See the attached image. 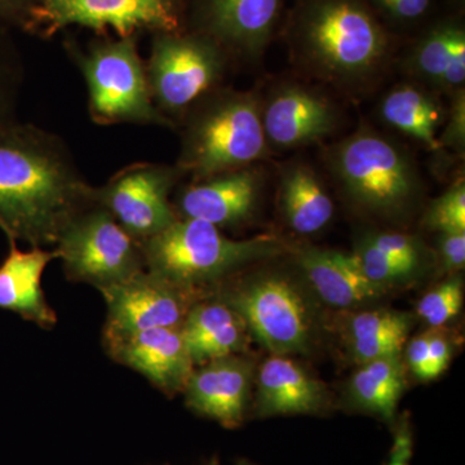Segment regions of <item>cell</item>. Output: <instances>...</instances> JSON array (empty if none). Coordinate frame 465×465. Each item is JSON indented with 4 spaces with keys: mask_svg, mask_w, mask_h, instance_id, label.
<instances>
[{
    "mask_svg": "<svg viewBox=\"0 0 465 465\" xmlns=\"http://www.w3.org/2000/svg\"><path fill=\"white\" fill-rule=\"evenodd\" d=\"M94 189L56 134L21 122L0 134V229L7 238L54 246L94 203Z\"/></svg>",
    "mask_w": 465,
    "mask_h": 465,
    "instance_id": "6da1fadb",
    "label": "cell"
},
{
    "mask_svg": "<svg viewBox=\"0 0 465 465\" xmlns=\"http://www.w3.org/2000/svg\"><path fill=\"white\" fill-rule=\"evenodd\" d=\"M286 42L293 64L345 94L369 90L393 56L391 33L367 0H296Z\"/></svg>",
    "mask_w": 465,
    "mask_h": 465,
    "instance_id": "7a4b0ae2",
    "label": "cell"
},
{
    "mask_svg": "<svg viewBox=\"0 0 465 465\" xmlns=\"http://www.w3.org/2000/svg\"><path fill=\"white\" fill-rule=\"evenodd\" d=\"M177 128L182 145L174 164L191 180L259 164L272 153L258 92L224 85L195 104Z\"/></svg>",
    "mask_w": 465,
    "mask_h": 465,
    "instance_id": "3957f363",
    "label": "cell"
},
{
    "mask_svg": "<svg viewBox=\"0 0 465 465\" xmlns=\"http://www.w3.org/2000/svg\"><path fill=\"white\" fill-rule=\"evenodd\" d=\"M324 166L349 201L374 215H406L423 192L412 155L370 125L330 146Z\"/></svg>",
    "mask_w": 465,
    "mask_h": 465,
    "instance_id": "277c9868",
    "label": "cell"
},
{
    "mask_svg": "<svg viewBox=\"0 0 465 465\" xmlns=\"http://www.w3.org/2000/svg\"><path fill=\"white\" fill-rule=\"evenodd\" d=\"M142 249L146 271L195 292L251 262L282 255L289 246L273 234L232 240L210 223L177 219Z\"/></svg>",
    "mask_w": 465,
    "mask_h": 465,
    "instance_id": "5b68a950",
    "label": "cell"
},
{
    "mask_svg": "<svg viewBox=\"0 0 465 465\" xmlns=\"http://www.w3.org/2000/svg\"><path fill=\"white\" fill-rule=\"evenodd\" d=\"M69 52L84 75L88 113L94 124L155 125L176 130L153 101L137 36L103 39L91 43L85 51L73 45Z\"/></svg>",
    "mask_w": 465,
    "mask_h": 465,
    "instance_id": "8992f818",
    "label": "cell"
},
{
    "mask_svg": "<svg viewBox=\"0 0 465 465\" xmlns=\"http://www.w3.org/2000/svg\"><path fill=\"white\" fill-rule=\"evenodd\" d=\"M232 63L228 52L204 34H154L145 67L155 106L177 130L195 104L224 87Z\"/></svg>",
    "mask_w": 465,
    "mask_h": 465,
    "instance_id": "52a82bcc",
    "label": "cell"
},
{
    "mask_svg": "<svg viewBox=\"0 0 465 465\" xmlns=\"http://www.w3.org/2000/svg\"><path fill=\"white\" fill-rule=\"evenodd\" d=\"M54 247L67 280L100 291L145 271L142 243L96 202L67 223Z\"/></svg>",
    "mask_w": 465,
    "mask_h": 465,
    "instance_id": "ba28073f",
    "label": "cell"
},
{
    "mask_svg": "<svg viewBox=\"0 0 465 465\" xmlns=\"http://www.w3.org/2000/svg\"><path fill=\"white\" fill-rule=\"evenodd\" d=\"M69 26H82L118 38L137 33L185 30L183 0H38L30 32L50 36Z\"/></svg>",
    "mask_w": 465,
    "mask_h": 465,
    "instance_id": "9c48e42d",
    "label": "cell"
},
{
    "mask_svg": "<svg viewBox=\"0 0 465 465\" xmlns=\"http://www.w3.org/2000/svg\"><path fill=\"white\" fill-rule=\"evenodd\" d=\"M183 177L176 164L137 162L94 186V200L143 243L176 222L171 195Z\"/></svg>",
    "mask_w": 465,
    "mask_h": 465,
    "instance_id": "30bf717a",
    "label": "cell"
},
{
    "mask_svg": "<svg viewBox=\"0 0 465 465\" xmlns=\"http://www.w3.org/2000/svg\"><path fill=\"white\" fill-rule=\"evenodd\" d=\"M231 305L247 330L273 356L307 351L311 318L295 284L284 277L258 278L223 299Z\"/></svg>",
    "mask_w": 465,
    "mask_h": 465,
    "instance_id": "8fae6325",
    "label": "cell"
},
{
    "mask_svg": "<svg viewBox=\"0 0 465 465\" xmlns=\"http://www.w3.org/2000/svg\"><path fill=\"white\" fill-rule=\"evenodd\" d=\"M260 114L271 150L305 148L329 139L341 113L326 94L299 82L284 81L260 96Z\"/></svg>",
    "mask_w": 465,
    "mask_h": 465,
    "instance_id": "7c38bea8",
    "label": "cell"
},
{
    "mask_svg": "<svg viewBox=\"0 0 465 465\" xmlns=\"http://www.w3.org/2000/svg\"><path fill=\"white\" fill-rule=\"evenodd\" d=\"M100 292L108 307L103 336L180 327L194 304V291L182 289L146 269Z\"/></svg>",
    "mask_w": 465,
    "mask_h": 465,
    "instance_id": "4fadbf2b",
    "label": "cell"
},
{
    "mask_svg": "<svg viewBox=\"0 0 465 465\" xmlns=\"http://www.w3.org/2000/svg\"><path fill=\"white\" fill-rule=\"evenodd\" d=\"M265 176L260 164H252L191 180L174 194L177 219L202 220L219 229L246 224L258 211Z\"/></svg>",
    "mask_w": 465,
    "mask_h": 465,
    "instance_id": "5bb4252c",
    "label": "cell"
},
{
    "mask_svg": "<svg viewBox=\"0 0 465 465\" xmlns=\"http://www.w3.org/2000/svg\"><path fill=\"white\" fill-rule=\"evenodd\" d=\"M282 0H195L194 32L219 43L232 60L264 56L280 23Z\"/></svg>",
    "mask_w": 465,
    "mask_h": 465,
    "instance_id": "9a60e30c",
    "label": "cell"
},
{
    "mask_svg": "<svg viewBox=\"0 0 465 465\" xmlns=\"http://www.w3.org/2000/svg\"><path fill=\"white\" fill-rule=\"evenodd\" d=\"M103 341L115 362L145 376L168 396L183 391L194 371L180 327L103 336Z\"/></svg>",
    "mask_w": 465,
    "mask_h": 465,
    "instance_id": "2e32d148",
    "label": "cell"
},
{
    "mask_svg": "<svg viewBox=\"0 0 465 465\" xmlns=\"http://www.w3.org/2000/svg\"><path fill=\"white\" fill-rule=\"evenodd\" d=\"M201 366L193 371L183 390L186 405L226 428L238 427L249 400L252 378L250 361L234 354Z\"/></svg>",
    "mask_w": 465,
    "mask_h": 465,
    "instance_id": "e0dca14e",
    "label": "cell"
},
{
    "mask_svg": "<svg viewBox=\"0 0 465 465\" xmlns=\"http://www.w3.org/2000/svg\"><path fill=\"white\" fill-rule=\"evenodd\" d=\"M403 69L415 84L454 94L465 84V26L448 17L424 30L403 58Z\"/></svg>",
    "mask_w": 465,
    "mask_h": 465,
    "instance_id": "ac0fdd59",
    "label": "cell"
},
{
    "mask_svg": "<svg viewBox=\"0 0 465 465\" xmlns=\"http://www.w3.org/2000/svg\"><path fill=\"white\" fill-rule=\"evenodd\" d=\"M8 242L7 256L0 264V309L16 313L41 329H54L56 312L45 299L42 275L52 260L58 259L57 251L43 247L23 251L16 241L8 238Z\"/></svg>",
    "mask_w": 465,
    "mask_h": 465,
    "instance_id": "d6986e66",
    "label": "cell"
},
{
    "mask_svg": "<svg viewBox=\"0 0 465 465\" xmlns=\"http://www.w3.org/2000/svg\"><path fill=\"white\" fill-rule=\"evenodd\" d=\"M180 331L194 365L234 356L249 342L244 321L224 300L194 302Z\"/></svg>",
    "mask_w": 465,
    "mask_h": 465,
    "instance_id": "ffe728a7",
    "label": "cell"
},
{
    "mask_svg": "<svg viewBox=\"0 0 465 465\" xmlns=\"http://www.w3.org/2000/svg\"><path fill=\"white\" fill-rule=\"evenodd\" d=\"M298 262L321 299L333 307H353L384 292L362 274L353 253L307 249L299 253Z\"/></svg>",
    "mask_w": 465,
    "mask_h": 465,
    "instance_id": "44dd1931",
    "label": "cell"
},
{
    "mask_svg": "<svg viewBox=\"0 0 465 465\" xmlns=\"http://www.w3.org/2000/svg\"><path fill=\"white\" fill-rule=\"evenodd\" d=\"M379 116L391 130L423 145L433 153H443L439 137L446 118L440 97L419 84L394 85L379 104Z\"/></svg>",
    "mask_w": 465,
    "mask_h": 465,
    "instance_id": "7402d4cb",
    "label": "cell"
},
{
    "mask_svg": "<svg viewBox=\"0 0 465 465\" xmlns=\"http://www.w3.org/2000/svg\"><path fill=\"white\" fill-rule=\"evenodd\" d=\"M323 399L320 382L290 358L272 356L262 363L258 379L260 415L316 412Z\"/></svg>",
    "mask_w": 465,
    "mask_h": 465,
    "instance_id": "603a6c76",
    "label": "cell"
},
{
    "mask_svg": "<svg viewBox=\"0 0 465 465\" xmlns=\"http://www.w3.org/2000/svg\"><path fill=\"white\" fill-rule=\"evenodd\" d=\"M278 195L287 225L299 234L322 231L335 213L320 174L307 162L291 161L281 168Z\"/></svg>",
    "mask_w": 465,
    "mask_h": 465,
    "instance_id": "cb8c5ba5",
    "label": "cell"
},
{
    "mask_svg": "<svg viewBox=\"0 0 465 465\" xmlns=\"http://www.w3.org/2000/svg\"><path fill=\"white\" fill-rule=\"evenodd\" d=\"M411 318L400 312H363L351 320L349 335L354 360L367 363L379 358L400 356L409 336Z\"/></svg>",
    "mask_w": 465,
    "mask_h": 465,
    "instance_id": "d4e9b609",
    "label": "cell"
},
{
    "mask_svg": "<svg viewBox=\"0 0 465 465\" xmlns=\"http://www.w3.org/2000/svg\"><path fill=\"white\" fill-rule=\"evenodd\" d=\"M405 385V369L400 354L363 363L351 379V393L358 406L391 420Z\"/></svg>",
    "mask_w": 465,
    "mask_h": 465,
    "instance_id": "484cf974",
    "label": "cell"
},
{
    "mask_svg": "<svg viewBox=\"0 0 465 465\" xmlns=\"http://www.w3.org/2000/svg\"><path fill=\"white\" fill-rule=\"evenodd\" d=\"M351 253L367 280L382 289H387V286L391 283L409 280L420 268V266L391 258L387 253L372 246L365 237L358 242L356 250Z\"/></svg>",
    "mask_w": 465,
    "mask_h": 465,
    "instance_id": "4316f807",
    "label": "cell"
},
{
    "mask_svg": "<svg viewBox=\"0 0 465 465\" xmlns=\"http://www.w3.org/2000/svg\"><path fill=\"white\" fill-rule=\"evenodd\" d=\"M23 69L14 52L0 42V134L20 124L17 118L18 92Z\"/></svg>",
    "mask_w": 465,
    "mask_h": 465,
    "instance_id": "83f0119b",
    "label": "cell"
},
{
    "mask_svg": "<svg viewBox=\"0 0 465 465\" xmlns=\"http://www.w3.org/2000/svg\"><path fill=\"white\" fill-rule=\"evenodd\" d=\"M425 225L439 232H465V183L459 179L434 200L425 213Z\"/></svg>",
    "mask_w": 465,
    "mask_h": 465,
    "instance_id": "f1b7e54d",
    "label": "cell"
},
{
    "mask_svg": "<svg viewBox=\"0 0 465 465\" xmlns=\"http://www.w3.org/2000/svg\"><path fill=\"white\" fill-rule=\"evenodd\" d=\"M385 27L409 30L421 25L432 14L436 0H367Z\"/></svg>",
    "mask_w": 465,
    "mask_h": 465,
    "instance_id": "f546056e",
    "label": "cell"
},
{
    "mask_svg": "<svg viewBox=\"0 0 465 465\" xmlns=\"http://www.w3.org/2000/svg\"><path fill=\"white\" fill-rule=\"evenodd\" d=\"M463 304V287L459 278L440 284L419 302L418 312L425 322L440 327L452 320Z\"/></svg>",
    "mask_w": 465,
    "mask_h": 465,
    "instance_id": "4dcf8cb0",
    "label": "cell"
},
{
    "mask_svg": "<svg viewBox=\"0 0 465 465\" xmlns=\"http://www.w3.org/2000/svg\"><path fill=\"white\" fill-rule=\"evenodd\" d=\"M366 240L381 250V252L387 253L391 258L400 260V262H409L420 266L424 259V247L421 246L420 241L415 237L403 232H371L366 235Z\"/></svg>",
    "mask_w": 465,
    "mask_h": 465,
    "instance_id": "1f68e13d",
    "label": "cell"
},
{
    "mask_svg": "<svg viewBox=\"0 0 465 465\" xmlns=\"http://www.w3.org/2000/svg\"><path fill=\"white\" fill-rule=\"evenodd\" d=\"M439 142L443 152L446 149L463 157L465 152V91L451 94V105L446 113L445 122L440 128Z\"/></svg>",
    "mask_w": 465,
    "mask_h": 465,
    "instance_id": "d6a6232c",
    "label": "cell"
},
{
    "mask_svg": "<svg viewBox=\"0 0 465 465\" xmlns=\"http://www.w3.org/2000/svg\"><path fill=\"white\" fill-rule=\"evenodd\" d=\"M407 361H409L410 369L418 378L423 381H432L437 378L432 351H430V333L418 336L410 342L407 349Z\"/></svg>",
    "mask_w": 465,
    "mask_h": 465,
    "instance_id": "836d02e7",
    "label": "cell"
},
{
    "mask_svg": "<svg viewBox=\"0 0 465 465\" xmlns=\"http://www.w3.org/2000/svg\"><path fill=\"white\" fill-rule=\"evenodd\" d=\"M439 252L443 268L461 271L465 265V232H440Z\"/></svg>",
    "mask_w": 465,
    "mask_h": 465,
    "instance_id": "e575fe53",
    "label": "cell"
},
{
    "mask_svg": "<svg viewBox=\"0 0 465 465\" xmlns=\"http://www.w3.org/2000/svg\"><path fill=\"white\" fill-rule=\"evenodd\" d=\"M38 0H0V21L30 32Z\"/></svg>",
    "mask_w": 465,
    "mask_h": 465,
    "instance_id": "d590c367",
    "label": "cell"
},
{
    "mask_svg": "<svg viewBox=\"0 0 465 465\" xmlns=\"http://www.w3.org/2000/svg\"><path fill=\"white\" fill-rule=\"evenodd\" d=\"M238 465H252V464H250L249 461H246V460H240V461H238Z\"/></svg>",
    "mask_w": 465,
    "mask_h": 465,
    "instance_id": "8d00e7d4",
    "label": "cell"
},
{
    "mask_svg": "<svg viewBox=\"0 0 465 465\" xmlns=\"http://www.w3.org/2000/svg\"><path fill=\"white\" fill-rule=\"evenodd\" d=\"M208 465H219V464H217V461L213 460V461H211V463Z\"/></svg>",
    "mask_w": 465,
    "mask_h": 465,
    "instance_id": "74e56055",
    "label": "cell"
}]
</instances>
